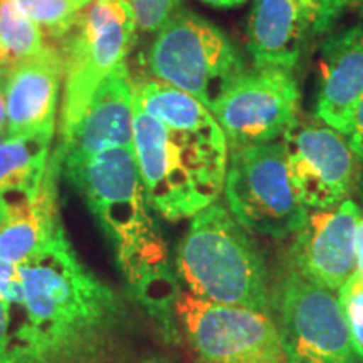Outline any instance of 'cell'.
I'll return each instance as SVG.
<instances>
[{"label": "cell", "instance_id": "cell-1", "mask_svg": "<svg viewBox=\"0 0 363 363\" xmlns=\"http://www.w3.org/2000/svg\"><path fill=\"white\" fill-rule=\"evenodd\" d=\"M26 323L13 338L16 363H81L106 340L120 301L79 259L62 233L19 264Z\"/></svg>", "mask_w": 363, "mask_h": 363}, {"label": "cell", "instance_id": "cell-2", "mask_svg": "<svg viewBox=\"0 0 363 363\" xmlns=\"http://www.w3.org/2000/svg\"><path fill=\"white\" fill-rule=\"evenodd\" d=\"M62 174L78 189L116 251L133 294L160 321L175 330L179 289L167 249L148 212V201L133 148H110L88 160L65 167Z\"/></svg>", "mask_w": 363, "mask_h": 363}, {"label": "cell", "instance_id": "cell-3", "mask_svg": "<svg viewBox=\"0 0 363 363\" xmlns=\"http://www.w3.org/2000/svg\"><path fill=\"white\" fill-rule=\"evenodd\" d=\"M133 152L148 206L167 220L192 219L219 201L227 140L172 130L133 104Z\"/></svg>", "mask_w": 363, "mask_h": 363}, {"label": "cell", "instance_id": "cell-4", "mask_svg": "<svg viewBox=\"0 0 363 363\" xmlns=\"http://www.w3.org/2000/svg\"><path fill=\"white\" fill-rule=\"evenodd\" d=\"M177 269L194 296L262 313L269 308L264 259L249 230L220 201L192 217Z\"/></svg>", "mask_w": 363, "mask_h": 363}, {"label": "cell", "instance_id": "cell-5", "mask_svg": "<svg viewBox=\"0 0 363 363\" xmlns=\"http://www.w3.org/2000/svg\"><path fill=\"white\" fill-rule=\"evenodd\" d=\"M147 66L150 74L199 99L208 110L247 69L244 54L220 27L184 9L157 30Z\"/></svg>", "mask_w": 363, "mask_h": 363}, {"label": "cell", "instance_id": "cell-6", "mask_svg": "<svg viewBox=\"0 0 363 363\" xmlns=\"http://www.w3.org/2000/svg\"><path fill=\"white\" fill-rule=\"evenodd\" d=\"M224 194L239 224L266 238L294 235L310 214L291 187L281 140L230 147Z\"/></svg>", "mask_w": 363, "mask_h": 363}, {"label": "cell", "instance_id": "cell-7", "mask_svg": "<svg viewBox=\"0 0 363 363\" xmlns=\"http://www.w3.org/2000/svg\"><path fill=\"white\" fill-rule=\"evenodd\" d=\"M136 33L128 0H93L81 12L78 24L66 35L65 93L59 133H71L88 110L91 99L118 65L125 62Z\"/></svg>", "mask_w": 363, "mask_h": 363}, {"label": "cell", "instance_id": "cell-8", "mask_svg": "<svg viewBox=\"0 0 363 363\" xmlns=\"http://www.w3.org/2000/svg\"><path fill=\"white\" fill-rule=\"evenodd\" d=\"M175 315L206 363H288L283 338L267 313L180 293Z\"/></svg>", "mask_w": 363, "mask_h": 363}, {"label": "cell", "instance_id": "cell-9", "mask_svg": "<svg viewBox=\"0 0 363 363\" xmlns=\"http://www.w3.org/2000/svg\"><path fill=\"white\" fill-rule=\"evenodd\" d=\"M211 113L229 148L278 142L299 118L296 76L283 67H247L222 91Z\"/></svg>", "mask_w": 363, "mask_h": 363}, {"label": "cell", "instance_id": "cell-10", "mask_svg": "<svg viewBox=\"0 0 363 363\" xmlns=\"http://www.w3.org/2000/svg\"><path fill=\"white\" fill-rule=\"evenodd\" d=\"M278 310L288 363H363L333 291L293 271L281 286Z\"/></svg>", "mask_w": 363, "mask_h": 363}, {"label": "cell", "instance_id": "cell-11", "mask_svg": "<svg viewBox=\"0 0 363 363\" xmlns=\"http://www.w3.org/2000/svg\"><path fill=\"white\" fill-rule=\"evenodd\" d=\"M281 142L291 187L308 211H328L348 201L360 160L342 133L318 118H298Z\"/></svg>", "mask_w": 363, "mask_h": 363}, {"label": "cell", "instance_id": "cell-12", "mask_svg": "<svg viewBox=\"0 0 363 363\" xmlns=\"http://www.w3.org/2000/svg\"><path fill=\"white\" fill-rule=\"evenodd\" d=\"M355 202L328 211H313L298 230L293 259L303 278L330 291H340L357 272L355 230L362 217Z\"/></svg>", "mask_w": 363, "mask_h": 363}, {"label": "cell", "instance_id": "cell-13", "mask_svg": "<svg viewBox=\"0 0 363 363\" xmlns=\"http://www.w3.org/2000/svg\"><path fill=\"white\" fill-rule=\"evenodd\" d=\"M120 147L133 148V88L126 62L118 65L99 84L83 118L56 152L65 169Z\"/></svg>", "mask_w": 363, "mask_h": 363}, {"label": "cell", "instance_id": "cell-14", "mask_svg": "<svg viewBox=\"0 0 363 363\" xmlns=\"http://www.w3.org/2000/svg\"><path fill=\"white\" fill-rule=\"evenodd\" d=\"M65 56L48 45L35 56L17 59L7 67V135L54 133Z\"/></svg>", "mask_w": 363, "mask_h": 363}, {"label": "cell", "instance_id": "cell-15", "mask_svg": "<svg viewBox=\"0 0 363 363\" xmlns=\"http://www.w3.org/2000/svg\"><path fill=\"white\" fill-rule=\"evenodd\" d=\"M363 96V26L330 34L320 49L315 115L343 136Z\"/></svg>", "mask_w": 363, "mask_h": 363}, {"label": "cell", "instance_id": "cell-16", "mask_svg": "<svg viewBox=\"0 0 363 363\" xmlns=\"http://www.w3.org/2000/svg\"><path fill=\"white\" fill-rule=\"evenodd\" d=\"M315 34L313 0H254L247 21V52L256 67L298 66Z\"/></svg>", "mask_w": 363, "mask_h": 363}, {"label": "cell", "instance_id": "cell-17", "mask_svg": "<svg viewBox=\"0 0 363 363\" xmlns=\"http://www.w3.org/2000/svg\"><path fill=\"white\" fill-rule=\"evenodd\" d=\"M54 133L0 138V222L26 211L44 187Z\"/></svg>", "mask_w": 363, "mask_h": 363}, {"label": "cell", "instance_id": "cell-18", "mask_svg": "<svg viewBox=\"0 0 363 363\" xmlns=\"http://www.w3.org/2000/svg\"><path fill=\"white\" fill-rule=\"evenodd\" d=\"M62 174L61 157L52 152L39 197L26 211L0 222V259L22 264L49 247L62 233L57 203V179Z\"/></svg>", "mask_w": 363, "mask_h": 363}, {"label": "cell", "instance_id": "cell-19", "mask_svg": "<svg viewBox=\"0 0 363 363\" xmlns=\"http://www.w3.org/2000/svg\"><path fill=\"white\" fill-rule=\"evenodd\" d=\"M131 88L135 106L162 125L185 133L225 140L224 131L211 110L175 86L148 72L131 78Z\"/></svg>", "mask_w": 363, "mask_h": 363}, {"label": "cell", "instance_id": "cell-20", "mask_svg": "<svg viewBox=\"0 0 363 363\" xmlns=\"http://www.w3.org/2000/svg\"><path fill=\"white\" fill-rule=\"evenodd\" d=\"M43 29L24 16L12 0L0 2V45L11 54L12 61L43 52L45 44Z\"/></svg>", "mask_w": 363, "mask_h": 363}, {"label": "cell", "instance_id": "cell-21", "mask_svg": "<svg viewBox=\"0 0 363 363\" xmlns=\"http://www.w3.org/2000/svg\"><path fill=\"white\" fill-rule=\"evenodd\" d=\"M49 38H66L78 24L83 6L78 0H12Z\"/></svg>", "mask_w": 363, "mask_h": 363}, {"label": "cell", "instance_id": "cell-22", "mask_svg": "<svg viewBox=\"0 0 363 363\" xmlns=\"http://www.w3.org/2000/svg\"><path fill=\"white\" fill-rule=\"evenodd\" d=\"M340 306L350 330L352 342L363 360V276L355 274L340 289Z\"/></svg>", "mask_w": 363, "mask_h": 363}, {"label": "cell", "instance_id": "cell-23", "mask_svg": "<svg viewBox=\"0 0 363 363\" xmlns=\"http://www.w3.org/2000/svg\"><path fill=\"white\" fill-rule=\"evenodd\" d=\"M133 9L136 30L157 33L177 11H180L182 0H128Z\"/></svg>", "mask_w": 363, "mask_h": 363}, {"label": "cell", "instance_id": "cell-24", "mask_svg": "<svg viewBox=\"0 0 363 363\" xmlns=\"http://www.w3.org/2000/svg\"><path fill=\"white\" fill-rule=\"evenodd\" d=\"M315 6V34H323L342 13L353 11L363 13V0H313Z\"/></svg>", "mask_w": 363, "mask_h": 363}, {"label": "cell", "instance_id": "cell-25", "mask_svg": "<svg viewBox=\"0 0 363 363\" xmlns=\"http://www.w3.org/2000/svg\"><path fill=\"white\" fill-rule=\"evenodd\" d=\"M0 363H16L12 350V330L7 305L0 296Z\"/></svg>", "mask_w": 363, "mask_h": 363}, {"label": "cell", "instance_id": "cell-26", "mask_svg": "<svg viewBox=\"0 0 363 363\" xmlns=\"http://www.w3.org/2000/svg\"><path fill=\"white\" fill-rule=\"evenodd\" d=\"M345 138H347V142L353 150V153H355V157L360 162H363V96L360 99V103L357 104V110L353 113L350 121V128H348Z\"/></svg>", "mask_w": 363, "mask_h": 363}, {"label": "cell", "instance_id": "cell-27", "mask_svg": "<svg viewBox=\"0 0 363 363\" xmlns=\"http://www.w3.org/2000/svg\"><path fill=\"white\" fill-rule=\"evenodd\" d=\"M7 67L0 71V138L7 135V99H6Z\"/></svg>", "mask_w": 363, "mask_h": 363}, {"label": "cell", "instance_id": "cell-28", "mask_svg": "<svg viewBox=\"0 0 363 363\" xmlns=\"http://www.w3.org/2000/svg\"><path fill=\"white\" fill-rule=\"evenodd\" d=\"M355 256H357V272L360 276H363V214L357 222Z\"/></svg>", "mask_w": 363, "mask_h": 363}, {"label": "cell", "instance_id": "cell-29", "mask_svg": "<svg viewBox=\"0 0 363 363\" xmlns=\"http://www.w3.org/2000/svg\"><path fill=\"white\" fill-rule=\"evenodd\" d=\"M199 2L207 4L211 7H219V9H230V7H239L242 4H246L247 0H199Z\"/></svg>", "mask_w": 363, "mask_h": 363}, {"label": "cell", "instance_id": "cell-30", "mask_svg": "<svg viewBox=\"0 0 363 363\" xmlns=\"http://www.w3.org/2000/svg\"><path fill=\"white\" fill-rule=\"evenodd\" d=\"M0 62H2V65H11L12 62L11 54H9L6 49L2 48V45H0Z\"/></svg>", "mask_w": 363, "mask_h": 363}, {"label": "cell", "instance_id": "cell-31", "mask_svg": "<svg viewBox=\"0 0 363 363\" xmlns=\"http://www.w3.org/2000/svg\"><path fill=\"white\" fill-rule=\"evenodd\" d=\"M6 66H9V65H2V62H0V69H4Z\"/></svg>", "mask_w": 363, "mask_h": 363}, {"label": "cell", "instance_id": "cell-32", "mask_svg": "<svg viewBox=\"0 0 363 363\" xmlns=\"http://www.w3.org/2000/svg\"><path fill=\"white\" fill-rule=\"evenodd\" d=\"M6 67H7V66H6ZM6 67H4V69H6ZM0 71H2V69H0Z\"/></svg>", "mask_w": 363, "mask_h": 363}, {"label": "cell", "instance_id": "cell-33", "mask_svg": "<svg viewBox=\"0 0 363 363\" xmlns=\"http://www.w3.org/2000/svg\"><path fill=\"white\" fill-rule=\"evenodd\" d=\"M0 2H2V0H0Z\"/></svg>", "mask_w": 363, "mask_h": 363}]
</instances>
